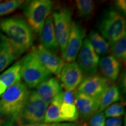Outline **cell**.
Instances as JSON below:
<instances>
[{"label": "cell", "instance_id": "cell-1", "mask_svg": "<svg viewBox=\"0 0 126 126\" xmlns=\"http://www.w3.org/2000/svg\"><path fill=\"white\" fill-rule=\"evenodd\" d=\"M0 32L10 41L21 56L33 44V33L31 28L20 17L0 19Z\"/></svg>", "mask_w": 126, "mask_h": 126}, {"label": "cell", "instance_id": "cell-2", "mask_svg": "<svg viewBox=\"0 0 126 126\" xmlns=\"http://www.w3.org/2000/svg\"><path fill=\"white\" fill-rule=\"evenodd\" d=\"M20 76L28 88H36L52 76L41 63L36 47H33L20 60Z\"/></svg>", "mask_w": 126, "mask_h": 126}, {"label": "cell", "instance_id": "cell-3", "mask_svg": "<svg viewBox=\"0 0 126 126\" xmlns=\"http://www.w3.org/2000/svg\"><path fill=\"white\" fill-rule=\"evenodd\" d=\"M29 92L25 83L19 81L0 96V106L3 111L16 122L19 121Z\"/></svg>", "mask_w": 126, "mask_h": 126}, {"label": "cell", "instance_id": "cell-4", "mask_svg": "<svg viewBox=\"0 0 126 126\" xmlns=\"http://www.w3.org/2000/svg\"><path fill=\"white\" fill-rule=\"evenodd\" d=\"M53 4L50 0H31L23 4L26 22L36 36H40L46 19L52 11Z\"/></svg>", "mask_w": 126, "mask_h": 126}, {"label": "cell", "instance_id": "cell-5", "mask_svg": "<svg viewBox=\"0 0 126 126\" xmlns=\"http://www.w3.org/2000/svg\"><path fill=\"white\" fill-rule=\"evenodd\" d=\"M97 28L101 36L110 45L126 34V19L114 8H108L103 12Z\"/></svg>", "mask_w": 126, "mask_h": 126}, {"label": "cell", "instance_id": "cell-6", "mask_svg": "<svg viewBox=\"0 0 126 126\" xmlns=\"http://www.w3.org/2000/svg\"><path fill=\"white\" fill-rule=\"evenodd\" d=\"M48 106L35 91H30L19 121L22 125L43 123Z\"/></svg>", "mask_w": 126, "mask_h": 126}, {"label": "cell", "instance_id": "cell-7", "mask_svg": "<svg viewBox=\"0 0 126 126\" xmlns=\"http://www.w3.org/2000/svg\"><path fill=\"white\" fill-rule=\"evenodd\" d=\"M72 12L68 7H61L53 12L56 38L61 53H63L67 46L72 23Z\"/></svg>", "mask_w": 126, "mask_h": 126}, {"label": "cell", "instance_id": "cell-8", "mask_svg": "<svg viewBox=\"0 0 126 126\" xmlns=\"http://www.w3.org/2000/svg\"><path fill=\"white\" fill-rule=\"evenodd\" d=\"M86 36V29L81 23L73 20L71 25L70 35L65 49L62 54L64 61L74 62L82 46Z\"/></svg>", "mask_w": 126, "mask_h": 126}, {"label": "cell", "instance_id": "cell-9", "mask_svg": "<svg viewBox=\"0 0 126 126\" xmlns=\"http://www.w3.org/2000/svg\"><path fill=\"white\" fill-rule=\"evenodd\" d=\"M78 65L83 75L96 74L98 70L99 56L93 48L89 39L85 38L78 54Z\"/></svg>", "mask_w": 126, "mask_h": 126}, {"label": "cell", "instance_id": "cell-10", "mask_svg": "<svg viewBox=\"0 0 126 126\" xmlns=\"http://www.w3.org/2000/svg\"><path fill=\"white\" fill-rule=\"evenodd\" d=\"M110 86V82L105 77L94 74L84 78L78 86V92L100 100Z\"/></svg>", "mask_w": 126, "mask_h": 126}, {"label": "cell", "instance_id": "cell-11", "mask_svg": "<svg viewBox=\"0 0 126 126\" xmlns=\"http://www.w3.org/2000/svg\"><path fill=\"white\" fill-rule=\"evenodd\" d=\"M63 86L67 91H74L83 81V75L77 63H68L64 65L60 72Z\"/></svg>", "mask_w": 126, "mask_h": 126}, {"label": "cell", "instance_id": "cell-12", "mask_svg": "<svg viewBox=\"0 0 126 126\" xmlns=\"http://www.w3.org/2000/svg\"><path fill=\"white\" fill-rule=\"evenodd\" d=\"M100 100L77 91L75 93V105L79 116L83 119H89L97 113Z\"/></svg>", "mask_w": 126, "mask_h": 126}, {"label": "cell", "instance_id": "cell-13", "mask_svg": "<svg viewBox=\"0 0 126 126\" xmlns=\"http://www.w3.org/2000/svg\"><path fill=\"white\" fill-rule=\"evenodd\" d=\"M39 59L45 67L51 74L60 76L61 70L65 65L63 60L56 53L39 45L36 47Z\"/></svg>", "mask_w": 126, "mask_h": 126}, {"label": "cell", "instance_id": "cell-14", "mask_svg": "<svg viewBox=\"0 0 126 126\" xmlns=\"http://www.w3.org/2000/svg\"><path fill=\"white\" fill-rule=\"evenodd\" d=\"M20 56L10 41L0 32V73Z\"/></svg>", "mask_w": 126, "mask_h": 126}, {"label": "cell", "instance_id": "cell-15", "mask_svg": "<svg viewBox=\"0 0 126 126\" xmlns=\"http://www.w3.org/2000/svg\"><path fill=\"white\" fill-rule=\"evenodd\" d=\"M40 45L53 53H57L60 48L55 32L54 22L52 16L46 18L40 37Z\"/></svg>", "mask_w": 126, "mask_h": 126}, {"label": "cell", "instance_id": "cell-16", "mask_svg": "<svg viewBox=\"0 0 126 126\" xmlns=\"http://www.w3.org/2000/svg\"><path fill=\"white\" fill-rule=\"evenodd\" d=\"M36 88L35 91L39 96L48 105L57 94L63 91L62 85L57 78H50Z\"/></svg>", "mask_w": 126, "mask_h": 126}, {"label": "cell", "instance_id": "cell-17", "mask_svg": "<svg viewBox=\"0 0 126 126\" xmlns=\"http://www.w3.org/2000/svg\"><path fill=\"white\" fill-rule=\"evenodd\" d=\"M99 67L104 77L109 82H114L119 76L122 64L113 56H107L99 61Z\"/></svg>", "mask_w": 126, "mask_h": 126}, {"label": "cell", "instance_id": "cell-18", "mask_svg": "<svg viewBox=\"0 0 126 126\" xmlns=\"http://www.w3.org/2000/svg\"><path fill=\"white\" fill-rule=\"evenodd\" d=\"M21 62L18 61L0 75V96L9 87L20 81Z\"/></svg>", "mask_w": 126, "mask_h": 126}, {"label": "cell", "instance_id": "cell-19", "mask_svg": "<svg viewBox=\"0 0 126 126\" xmlns=\"http://www.w3.org/2000/svg\"><path fill=\"white\" fill-rule=\"evenodd\" d=\"M63 91L60 92L55 96L49 104L46 112L44 123L51 124L63 122L60 114L61 105L63 103Z\"/></svg>", "mask_w": 126, "mask_h": 126}, {"label": "cell", "instance_id": "cell-20", "mask_svg": "<svg viewBox=\"0 0 126 126\" xmlns=\"http://www.w3.org/2000/svg\"><path fill=\"white\" fill-rule=\"evenodd\" d=\"M88 39L93 48L98 55L105 56L109 53L110 45L97 32L92 31L88 34Z\"/></svg>", "mask_w": 126, "mask_h": 126}, {"label": "cell", "instance_id": "cell-21", "mask_svg": "<svg viewBox=\"0 0 126 126\" xmlns=\"http://www.w3.org/2000/svg\"><path fill=\"white\" fill-rule=\"evenodd\" d=\"M120 98V91L119 87L116 85H112L100 99V105L97 113L102 112L110 105L119 101Z\"/></svg>", "mask_w": 126, "mask_h": 126}, {"label": "cell", "instance_id": "cell-22", "mask_svg": "<svg viewBox=\"0 0 126 126\" xmlns=\"http://www.w3.org/2000/svg\"><path fill=\"white\" fill-rule=\"evenodd\" d=\"M110 52L112 56L119 62L125 63L126 60V34L110 44Z\"/></svg>", "mask_w": 126, "mask_h": 126}, {"label": "cell", "instance_id": "cell-23", "mask_svg": "<svg viewBox=\"0 0 126 126\" xmlns=\"http://www.w3.org/2000/svg\"><path fill=\"white\" fill-rule=\"evenodd\" d=\"M78 14L80 18L89 20L92 17L94 10V3L92 0H77L75 1Z\"/></svg>", "mask_w": 126, "mask_h": 126}, {"label": "cell", "instance_id": "cell-24", "mask_svg": "<svg viewBox=\"0 0 126 126\" xmlns=\"http://www.w3.org/2000/svg\"><path fill=\"white\" fill-rule=\"evenodd\" d=\"M60 114L63 122L73 123L79 117L78 111L75 105L64 103L61 105Z\"/></svg>", "mask_w": 126, "mask_h": 126}, {"label": "cell", "instance_id": "cell-25", "mask_svg": "<svg viewBox=\"0 0 126 126\" xmlns=\"http://www.w3.org/2000/svg\"><path fill=\"white\" fill-rule=\"evenodd\" d=\"M22 0H11L0 3V16L12 13L24 4Z\"/></svg>", "mask_w": 126, "mask_h": 126}, {"label": "cell", "instance_id": "cell-26", "mask_svg": "<svg viewBox=\"0 0 126 126\" xmlns=\"http://www.w3.org/2000/svg\"><path fill=\"white\" fill-rule=\"evenodd\" d=\"M124 113V105L123 102L114 103L105 109V117L108 118L121 117Z\"/></svg>", "mask_w": 126, "mask_h": 126}, {"label": "cell", "instance_id": "cell-27", "mask_svg": "<svg viewBox=\"0 0 126 126\" xmlns=\"http://www.w3.org/2000/svg\"><path fill=\"white\" fill-rule=\"evenodd\" d=\"M105 117L104 113H96L91 117L89 125L90 126H105Z\"/></svg>", "mask_w": 126, "mask_h": 126}, {"label": "cell", "instance_id": "cell-28", "mask_svg": "<svg viewBox=\"0 0 126 126\" xmlns=\"http://www.w3.org/2000/svg\"><path fill=\"white\" fill-rule=\"evenodd\" d=\"M16 122L3 111L0 106V126H14Z\"/></svg>", "mask_w": 126, "mask_h": 126}, {"label": "cell", "instance_id": "cell-29", "mask_svg": "<svg viewBox=\"0 0 126 126\" xmlns=\"http://www.w3.org/2000/svg\"><path fill=\"white\" fill-rule=\"evenodd\" d=\"M63 102L75 105V94H74V91H66L65 92H63Z\"/></svg>", "mask_w": 126, "mask_h": 126}, {"label": "cell", "instance_id": "cell-30", "mask_svg": "<svg viewBox=\"0 0 126 126\" xmlns=\"http://www.w3.org/2000/svg\"><path fill=\"white\" fill-rule=\"evenodd\" d=\"M105 126H122L121 117L109 118L105 123Z\"/></svg>", "mask_w": 126, "mask_h": 126}, {"label": "cell", "instance_id": "cell-31", "mask_svg": "<svg viewBox=\"0 0 126 126\" xmlns=\"http://www.w3.org/2000/svg\"><path fill=\"white\" fill-rule=\"evenodd\" d=\"M116 7L117 11L121 13L123 15H126V0H117L116 2Z\"/></svg>", "mask_w": 126, "mask_h": 126}, {"label": "cell", "instance_id": "cell-32", "mask_svg": "<svg viewBox=\"0 0 126 126\" xmlns=\"http://www.w3.org/2000/svg\"><path fill=\"white\" fill-rule=\"evenodd\" d=\"M119 87L120 88L121 90L122 91L123 93H126V73L123 72L122 74L120 77L119 79Z\"/></svg>", "mask_w": 126, "mask_h": 126}, {"label": "cell", "instance_id": "cell-33", "mask_svg": "<svg viewBox=\"0 0 126 126\" xmlns=\"http://www.w3.org/2000/svg\"><path fill=\"white\" fill-rule=\"evenodd\" d=\"M48 126H82L76 123H55L48 124Z\"/></svg>", "mask_w": 126, "mask_h": 126}, {"label": "cell", "instance_id": "cell-34", "mask_svg": "<svg viewBox=\"0 0 126 126\" xmlns=\"http://www.w3.org/2000/svg\"><path fill=\"white\" fill-rule=\"evenodd\" d=\"M21 126H48V124L46 123H38L33 124H25V125H22Z\"/></svg>", "mask_w": 126, "mask_h": 126}, {"label": "cell", "instance_id": "cell-35", "mask_svg": "<svg viewBox=\"0 0 126 126\" xmlns=\"http://www.w3.org/2000/svg\"><path fill=\"white\" fill-rule=\"evenodd\" d=\"M123 126H126V116L124 117V125Z\"/></svg>", "mask_w": 126, "mask_h": 126}]
</instances>
